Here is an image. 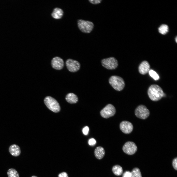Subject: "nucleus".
Wrapping results in <instances>:
<instances>
[{"instance_id": "nucleus-1", "label": "nucleus", "mask_w": 177, "mask_h": 177, "mask_svg": "<svg viewBox=\"0 0 177 177\" xmlns=\"http://www.w3.org/2000/svg\"><path fill=\"white\" fill-rule=\"evenodd\" d=\"M148 94L149 98L154 101L160 100L164 95L162 88L156 84L152 85L149 87L148 89Z\"/></svg>"}, {"instance_id": "nucleus-2", "label": "nucleus", "mask_w": 177, "mask_h": 177, "mask_svg": "<svg viewBox=\"0 0 177 177\" xmlns=\"http://www.w3.org/2000/svg\"><path fill=\"white\" fill-rule=\"evenodd\" d=\"M109 82L115 89L118 91L122 90L125 85L123 79L118 76L113 75L111 76L109 79Z\"/></svg>"}, {"instance_id": "nucleus-3", "label": "nucleus", "mask_w": 177, "mask_h": 177, "mask_svg": "<svg viewBox=\"0 0 177 177\" xmlns=\"http://www.w3.org/2000/svg\"><path fill=\"white\" fill-rule=\"evenodd\" d=\"M44 102L46 106L53 112L57 113L60 110V107L57 101L50 96H47L44 98Z\"/></svg>"}, {"instance_id": "nucleus-4", "label": "nucleus", "mask_w": 177, "mask_h": 177, "mask_svg": "<svg viewBox=\"0 0 177 177\" xmlns=\"http://www.w3.org/2000/svg\"><path fill=\"white\" fill-rule=\"evenodd\" d=\"M77 25L80 30L82 32L87 33H90L92 30L94 26L91 22L79 19L78 20Z\"/></svg>"}, {"instance_id": "nucleus-5", "label": "nucleus", "mask_w": 177, "mask_h": 177, "mask_svg": "<svg viewBox=\"0 0 177 177\" xmlns=\"http://www.w3.org/2000/svg\"><path fill=\"white\" fill-rule=\"evenodd\" d=\"M101 62L104 67L110 70L115 69L118 65V60L114 57L103 59L102 60Z\"/></svg>"}, {"instance_id": "nucleus-6", "label": "nucleus", "mask_w": 177, "mask_h": 177, "mask_svg": "<svg viewBox=\"0 0 177 177\" xmlns=\"http://www.w3.org/2000/svg\"><path fill=\"white\" fill-rule=\"evenodd\" d=\"M150 111L147 107L143 105L138 106L135 111L136 116L139 118L145 119L147 118L150 115Z\"/></svg>"}, {"instance_id": "nucleus-7", "label": "nucleus", "mask_w": 177, "mask_h": 177, "mask_svg": "<svg viewBox=\"0 0 177 177\" xmlns=\"http://www.w3.org/2000/svg\"><path fill=\"white\" fill-rule=\"evenodd\" d=\"M116 112L115 107L112 104H109L101 110L100 114L102 117L107 118L113 116Z\"/></svg>"}, {"instance_id": "nucleus-8", "label": "nucleus", "mask_w": 177, "mask_h": 177, "mask_svg": "<svg viewBox=\"0 0 177 177\" xmlns=\"http://www.w3.org/2000/svg\"><path fill=\"white\" fill-rule=\"evenodd\" d=\"M137 147L135 144L132 141L126 142L122 147L123 152L128 155L133 154L137 151Z\"/></svg>"}, {"instance_id": "nucleus-9", "label": "nucleus", "mask_w": 177, "mask_h": 177, "mask_svg": "<svg viewBox=\"0 0 177 177\" xmlns=\"http://www.w3.org/2000/svg\"><path fill=\"white\" fill-rule=\"evenodd\" d=\"M66 65L68 70L72 72L77 71L80 67V64L78 61L71 59L66 60Z\"/></svg>"}, {"instance_id": "nucleus-10", "label": "nucleus", "mask_w": 177, "mask_h": 177, "mask_svg": "<svg viewBox=\"0 0 177 177\" xmlns=\"http://www.w3.org/2000/svg\"><path fill=\"white\" fill-rule=\"evenodd\" d=\"M119 127L121 131L126 134L131 133L133 131V129L132 124L131 122L127 121H124L121 122L120 123Z\"/></svg>"}, {"instance_id": "nucleus-11", "label": "nucleus", "mask_w": 177, "mask_h": 177, "mask_svg": "<svg viewBox=\"0 0 177 177\" xmlns=\"http://www.w3.org/2000/svg\"><path fill=\"white\" fill-rule=\"evenodd\" d=\"M51 65L54 69L57 70L62 69L64 66V62L62 59L58 57H54L51 61Z\"/></svg>"}, {"instance_id": "nucleus-12", "label": "nucleus", "mask_w": 177, "mask_h": 177, "mask_svg": "<svg viewBox=\"0 0 177 177\" xmlns=\"http://www.w3.org/2000/svg\"><path fill=\"white\" fill-rule=\"evenodd\" d=\"M150 67V65L148 62L146 60L143 61L139 66V72L142 74H145L149 72Z\"/></svg>"}, {"instance_id": "nucleus-13", "label": "nucleus", "mask_w": 177, "mask_h": 177, "mask_svg": "<svg viewBox=\"0 0 177 177\" xmlns=\"http://www.w3.org/2000/svg\"><path fill=\"white\" fill-rule=\"evenodd\" d=\"M9 150L10 153L14 157L18 156L21 152L20 147L16 144H13L11 145L9 148Z\"/></svg>"}, {"instance_id": "nucleus-14", "label": "nucleus", "mask_w": 177, "mask_h": 177, "mask_svg": "<svg viewBox=\"0 0 177 177\" xmlns=\"http://www.w3.org/2000/svg\"><path fill=\"white\" fill-rule=\"evenodd\" d=\"M94 155L95 157L98 159H102L105 154V151L104 148L102 147H97L94 151Z\"/></svg>"}, {"instance_id": "nucleus-15", "label": "nucleus", "mask_w": 177, "mask_h": 177, "mask_svg": "<svg viewBox=\"0 0 177 177\" xmlns=\"http://www.w3.org/2000/svg\"><path fill=\"white\" fill-rule=\"evenodd\" d=\"M65 99L68 103L71 104L76 103L78 100L77 95L73 93L68 94L66 96Z\"/></svg>"}, {"instance_id": "nucleus-16", "label": "nucleus", "mask_w": 177, "mask_h": 177, "mask_svg": "<svg viewBox=\"0 0 177 177\" xmlns=\"http://www.w3.org/2000/svg\"><path fill=\"white\" fill-rule=\"evenodd\" d=\"M63 11L62 9L59 8H54L51 14L52 17L56 19H59L62 17Z\"/></svg>"}, {"instance_id": "nucleus-17", "label": "nucleus", "mask_w": 177, "mask_h": 177, "mask_svg": "<svg viewBox=\"0 0 177 177\" xmlns=\"http://www.w3.org/2000/svg\"><path fill=\"white\" fill-rule=\"evenodd\" d=\"M112 170L113 174L117 176L121 175L123 172L122 167L118 165H116L113 166L112 168Z\"/></svg>"}, {"instance_id": "nucleus-18", "label": "nucleus", "mask_w": 177, "mask_h": 177, "mask_svg": "<svg viewBox=\"0 0 177 177\" xmlns=\"http://www.w3.org/2000/svg\"><path fill=\"white\" fill-rule=\"evenodd\" d=\"M7 174L8 177H19V175L17 171L13 168L8 170Z\"/></svg>"}, {"instance_id": "nucleus-19", "label": "nucleus", "mask_w": 177, "mask_h": 177, "mask_svg": "<svg viewBox=\"0 0 177 177\" xmlns=\"http://www.w3.org/2000/svg\"><path fill=\"white\" fill-rule=\"evenodd\" d=\"M131 177H142L140 169L138 168H134L131 172Z\"/></svg>"}, {"instance_id": "nucleus-20", "label": "nucleus", "mask_w": 177, "mask_h": 177, "mask_svg": "<svg viewBox=\"0 0 177 177\" xmlns=\"http://www.w3.org/2000/svg\"><path fill=\"white\" fill-rule=\"evenodd\" d=\"M169 28L168 26L165 24L161 25L158 28V31L161 34L164 35L166 34L168 31Z\"/></svg>"}, {"instance_id": "nucleus-21", "label": "nucleus", "mask_w": 177, "mask_h": 177, "mask_svg": "<svg viewBox=\"0 0 177 177\" xmlns=\"http://www.w3.org/2000/svg\"><path fill=\"white\" fill-rule=\"evenodd\" d=\"M148 72L150 75L155 80H157L159 79V76L154 71L150 70H149Z\"/></svg>"}, {"instance_id": "nucleus-22", "label": "nucleus", "mask_w": 177, "mask_h": 177, "mask_svg": "<svg viewBox=\"0 0 177 177\" xmlns=\"http://www.w3.org/2000/svg\"><path fill=\"white\" fill-rule=\"evenodd\" d=\"M173 166L174 168L176 170H177V158H174L172 162Z\"/></svg>"}, {"instance_id": "nucleus-23", "label": "nucleus", "mask_w": 177, "mask_h": 177, "mask_svg": "<svg viewBox=\"0 0 177 177\" xmlns=\"http://www.w3.org/2000/svg\"><path fill=\"white\" fill-rule=\"evenodd\" d=\"M89 131V128L88 126H86L82 130V132L85 135H87Z\"/></svg>"}, {"instance_id": "nucleus-24", "label": "nucleus", "mask_w": 177, "mask_h": 177, "mask_svg": "<svg viewBox=\"0 0 177 177\" xmlns=\"http://www.w3.org/2000/svg\"><path fill=\"white\" fill-rule=\"evenodd\" d=\"M88 143L90 145L93 146L96 144V141L94 139L91 138L89 140Z\"/></svg>"}, {"instance_id": "nucleus-25", "label": "nucleus", "mask_w": 177, "mask_h": 177, "mask_svg": "<svg viewBox=\"0 0 177 177\" xmlns=\"http://www.w3.org/2000/svg\"><path fill=\"white\" fill-rule=\"evenodd\" d=\"M131 172L129 171H126L123 173L122 177H131Z\"/></svg>"}, {"instance_id": "nucleus-26", "label": "nucleus", "mask_w": 177, "mask_h": 177, "mask_svg": "<svg viewBox=\"0 0 177 177\" xmlns=\"http://www.w3.org/2000/svg\"><path fill=\"white\" fill-rule=\"evenodd\" d=\"M101 0H90L89 1L91 3L93 4H97L101 3Z\"/></svg>"}, {"instance_id": "nucleus-27", "label": "nucleus", "mask_w": 177, "mask_h": 177, "mask_svg": "<svg viewBox=\"0 0 177 177\" xmlns=\"http://www.w3.org/2000/svg\"><path fill=\"white\" fill-rule=\"evenodd\" d=\"M58 177H68V176L66 172H63L59 174Z\"/></svg>"}, {"instance_id": "nucleus-28", "label": "nucleus", "mask_w": 177, "mask_h": 177, "mask_svg": "<svg viewBox=\"0 0 177 177\" xmlns=\"http://www.w3.org/2000/svg\"><path fill=\"white\" fill-rule=\"evenodd\" d=\"M175 39H176V42H177V37H176V38H175Z\"/></svg>"}, {"instance_id": "nucleus-29", "label": "nucleus", "mask_w": 177, "mask_h": 177, "mask_svg": "<svg viewBox=\"0 0 177 177\" xmlns=\"http://www.w3.org/2000/svg\"><path fill=\"white\" fill-rule=\"evenodd\" d=\"M31 177H37L35 176H31Z\"/></svg>"}]
</instances>
